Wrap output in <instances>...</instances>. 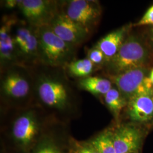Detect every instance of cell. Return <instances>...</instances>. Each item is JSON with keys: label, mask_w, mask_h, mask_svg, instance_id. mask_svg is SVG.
Returning a JSON list of instances; mask_svg holds the SVG:
<instances>
[{"label": "cell", "mask_w": 153, "mask_h": 153, "mask_svg": "<svg viewBox=\"0 0 153 153\" xmlns=\"http://www.w3.org/2000/svg\"><path fill=\"white\" fill-rule=\"evenodd\" d=\"M30 69L33 79L35 105L60 123L79 115V97L65 68L39 64Z\"/></svg>", "instance_id": "cell-1"}, {"label": "cell", "mask_w": 153, "mask_h": 153, "mask_svg": "<svg viewBox=\"0 0 153 153\" xmlns=\"http://www.w3.org/2000/svg\"><path fill=\"white\" fill-rule=\"evenodd\" d=\"M14 114L6 125V136L16 153H31L48 130L49 121L54 120L37 105L11 109Z\"/></svg>", "instance_id": "cell-2"}, {"label": "cell", "mask_w": 153, "mask_h": 153, "mask_svg": "<svg viewBox=\"0 0 153 153\" xmlns=\"http://www.w3.org/2000/svg\"><path fill=\"white\" fill-rule=\"evenodd\" d=\"M0 95L1 103L7 109H22L35 105L30 69L14 65L1 71Z\"/></svg>", "instance_id": "cell-3"}, {"label": "cell", "mask_w": 153, "mask_h": 153, "mask_svg": "<svg viewBox=\"0 0 153 153\" xmlns=\"http://www.w3.org/2000/svg\"><path fill=\"white\" fill-rule=\"evenodd\" d=\"M152 51L142 39L129 33L116 55L105 65L108 76H114L134 69L148 68Z\"/></svg>", "instance_id": "cell-4"}, {"label": "cell", "mask_w": 153, "mask_h": 153, "mask_svg": "<svg viewBox=\"0 0 153 153\" xmlns=\"http://www.w3.org/2000/svg\"><path fill=\"white\" fill-rule=\"evenodd\" d=\"M40 64L63 68L75 60L76 48L59 38L49 25L36 27Z\"/></svg>", "instance_id": "cell-5"}, {"label": "cell", "mask_w": 153, "mask_h": 153, "mask_svg": "<svg viewBox=\"0 0 153 153\" xmlns=\"http://www.w3.org/2000/svg\"><path fill=\"white\" fill-rule=\"evenodd\" d=\"M13 36L19 65L28 68L39 65L36 27L18 20L13 28Z\"/></svg>", "instance_id": "cell-6"}, {"label": "cell", "mask_w": 153, "mask_h": 153, "mask_svg": "<svg viewBox=\"0 0 153 153\" xmlns=\"http://www.w3.org/2000/svg\"><path fill=\"white\" fill-rule=\"evenodd\" d=\"M148 68L134 69L114 76H108L123 96L128 102L138 95L153 93V85Z\"/></svg>", "instance_id": "cell-7"}, {"label": "cell", "mask_w": 153, "mask_h": 153, "mask_svg": "<svg viewBox=\"0 0 153 153\" xmlns=\"http://www.w3.org/2000/svg\"><path fill=\"white\" fill-rule=\"evenodd\" d=\"M61 10L90 35L98 26L102 11L98 1L93 0L61 1Z\"/></svg>", "instance_id": "cell-8"}, {"label": "cell", "mask_w": 153, "mask_h": 153, "mask_svg": "<svg viewBox=\"0 0 153 153\" xmlns=\"http://www.w3.org/2000/svg\"><path fill=\"white\" fill-rule=\"evenodd\" d=\"M61 9V1L53 0H20L18 6L25 21L34 27L49 25Z\"/></svg>", "instance_id": "cell-9"}, {"label": "cell", "mask_w": 153, "mask_h": 153, "mask_svg": "<svg viewBox=\"0 0 153 153\" xmlns=\"http://www.w3.org/2000/svg\"><path fill=\"white\" fill-rule=\"evenodd\" d=\"M49 26L59 38L76 48L86 42L90 35L85 29L67 16L61 9L52 19Z\"/></svg>", "instance_id": "cell-10"}, {"label": "cell", "mask_w": 153, "mask_h": 153, "mask_svg": "<svg viewBox=\"0 0 153 153\" xmlns=\"http://www.w3.org/2000/svg\"><path fill=\"white\" fill-rule=\"evenodd\" d=\"M18 21L15 16H6L0 28L1 71L14 65H19L13 36V28Z\"/></svg>", "instance_id": "cell-11"}, {"label": "cell", "mask_w": 153, "mask_h": 153, "mask_svg": "<svg viewBox=\"0 0 153 153\" xmlns=\"http://www.w3.org/2000/svg\"><path fill=\"white\" fill-rule=\"evenodd\" d=\"M116 153H138L142 145L143 134L136 126L122 124L113 130Z\"/></svg>", "instance_id": "cell-12"}, {"label": "cell", "mask_w": 153, "mask_h": 153, "mask_svg": "<svg viewBox=\"0 0 153 153\" xmlns=\"http://www.w3.org/2000/svg\"><path fill=\"white\" fill-rule=\"evenodd\" d=\"M126 114L134 123H146L153 119V93L138 95L130 99Z\"/></svg>", "instance_id": "cell-13"}, {"label": "cell", "mask_w": 153, "mask_h": 153, "mask_svg": "<svg viewBox=\"0 0 153 153\" xmlns=\"http://www.w3.org/2000/svg\"><path fill=\"white\" fill-rule=\"evenodd\" d=\"M131 27L129 24L119 28L105 35L95 44L104 53L105 64L116 55L130 33Z\"/></svg>", "instance_id": "cell-14"}, {"label": "cell", "mask_w": 153, "mask_h": 153, "mask_svg": "<svg viewBox=\"0 0 153 153\" xmlns=\"http://www.w3.org/2000/svg\"><path fill=\"white\" fill-rule=\"evenodd\" d=\"M114 84L108 78L98 76H88L78 79L77 87L95 97H104L113 88Z\"/></svg>", "instance_id": "cell-15"}, {"label": "cell", "mask_w": 153, "mask_h": 153, "mask_svg": "<svg viewBox=\"0 0 153 153\" xmlns=\"http://www.w3.org/2000/svg\"><path fill=\"white\" fill-rule=\"evenodd\" d=\"M103 98L106 106L118 121L122 111L128 104V101L115 86H113Z\"/></svg>", "instance_id": "cell-16"}, {"label": "cell", "mask_w": 153, "mask_h": 153, "mask_svg": "<svg viewBox=\"0 0 153 153\" xmlns=\"http://www.w3.org/2000/svg\"><path fill=\"white\" fill-rule=\"evenodd\" d=\"M96 68L91 61L85 58L73 61L65 69L70 76L81 79L91 76Z\"/></svg>", "instance_id": "cell-17"}, {"label": "cell", "mask_w": 153, "mask_h": 153, "mask_svg": "<svg viewBox=\"0 0 153 153\" xmlns=\"http://www.w3.org/2000/svg\"><path fill=\"white\" fill-rule=\"evenodd\" d=\"M31 153H65L57 137L48 130L40 138Z\"/></svg>", "instance_id": "cell-18"}, {"label": "cell", "mask_w": 153, "mask_h": 153, "mask_svg": "<svg viewBox=\"0 0 153 153\" xmlns=\"http://www.w3.org/2000/svg\"><path fill=\"white\" fill-rule=\"evenodd\" d=\"M99 153H116L113 138V130L106 129L90 141Z\"/></svg>", "instance_id": "cell-19"}, {"label": "cell", "mask_w": 153, "mask_h": 153, "mask_svg": "<svg viewBox=\"0 0 153 153\" xmlns=\"http://www.w3.org/2000/svg\"><path fill=\"white\" fill-rule=\"evenodd\" d=\"M67 153H99L90 141L83 142L70 138Z\"/></svg>", "instance_id": "cell-20"}, {"label": "cell", "mask_w": 153, "mask_h": 153, "mask_svg": "<svg viewBox=\"0 0 153 153\" xmlns=\"http://www.w3.org/2000/svg\"><path fill=\"white\" fill-rule=\"evenodd\" d=\"M86 57L97 68L104 66L106 63L104 53L95 45L88 50Z\"/></svg>", "instance_id": "cell-21"}, {"label": "cell", "mask_w": 153, "mask_h": 153, "mask_svg": "<svg viewBox=\"0 0 153 153\" xmlns=\"http://www.w3.org/2000/svg\"><path fill=\"white\" fill-rule=\"evenodd\" d=\"M136 26H153V5L151 6L138 22L135 24Z\"/></svg>", "instance_id": "cell-22"}, {"label": "cell", "mask_w": 153, "mask_h": 153, "mask_svg": "<svg viewBox=\"0 0 153 153\" xmlns=\"http://www.w3.org/2000/svg\"><path fill=\"white\" fill-rule=\"evenodd\" d=\"M145 41L153 52V26H150L145 35Z\"/></svg>", "instance_id": "cell-23"}, {"label": "cell", "mask_w": 153, "mask_h": 153, "mask_svg": "<svg viewBox=\"0 0 153 153\" xmlns=\"http://www.w3.org/2000/svg\"><path fill=\"white\" fill-rule=\"evenodd\" d=\"M20 2V0H7L4 1V7L7 9H14L16 8L18 9V6Z\"/></svg>", "instance_id": "cell-24"}, {"label": "cell", "mask_w": 153, "mask_h": 153, "mask_svg": "<svg viewBox=\"0 0 153 153\" xmlns=\"http://www.w3.org/2000/svg\"><path fill=\"white\" fill-rule=\"evenodd\" d=\"M149 78L151 80V81L152 82L153 85V68L150 71V74H149Z\"/></svg>", "instance_id": "cell-25"}, {"label": "cell", "mask_w": 153, "mask_h": 153, "mask_svg": "<svg viewBox=\"0 0 153 153\" xmlns=\"http://www.w3.org/2000/svg\"></svg>", "instance_id": "cell-26"}]
</instances>
